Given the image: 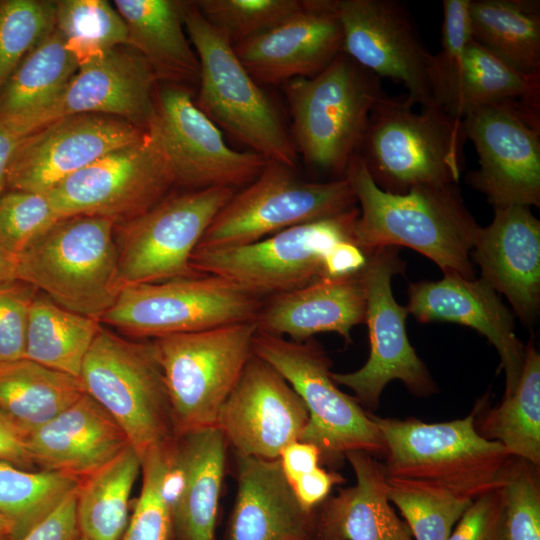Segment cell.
Here are the masks:
<instances>
[{
  "instance_id": "4316f807",
  "label": "cell",
  "mask_w": 540,
  "mask_h": 540,
  "mask_svg": "<svg viewBox=\"0 0 540 540\" xmlns=\"http://www.w3.org/2000/svg\"><path fill=\"white\" fill-rule=\"evenodd\" d=\"M366 320L361 271L323 278L302 288L269 296L254 321L257 331L305 341L323 332L338 333L348 343L351 330Z\"/></svg>"
},
{
  "instance_id": "b9f144b4",
  "label": "cell",
  "mask_w": 540,
  "mask_h": 540,
  "mask_svg": "<svg viewBox=\"0 0 540 540\" xmlns=\"http://www.w3.org/2000/svg\"><path fill=\"white\" fill-rule=\"evenodd\" d=\"M173 445L156 451L141 461L142 490L122 540L169 539L172 514L166 477Z\"/></svg>"
},
{
  "instance_id": "8992f818",
  "label": "cell",
  "mask_w": 540,
  "mask_h": 540,
  "mask_svg": "<svg viewBox=\"0 0 540 540\" xmlns=\"http://www.w3.org/2000/svg\"><path fill=\"white\" fill-rule=\"evenodd\" d=\"M85 393L125 433L140 460L177 438L162 369L152 342H134L101 328L82 364Z\"/></svg>"
},
{
  "instance_id": "11a10c76",
  "label": "cell",
  "mask_w": 540,
  "mask_h": 540,
  "mask_svg": "<svg viewBox=\"0 0 540 540\" xmlns=\"http://www.w3.org/2000/svg\"><path fill=\"white\" fill-rule=\"evenodd\" d=\"M26 135L28 133L16 119L0 120V197L7 190L8 170L11 159L19 143Z\"/></svg>"
},
{
  "instance_id": "d6a6232c",
  "label": "cell",
  "mask_w": 540,
  "mask_h": 540,
  "mask_svg": "<svg viewBox=\"0 0 540 540\" xmlns=\"http://www.w3.org/2000/svg\"><path fill=\"white\" fill-rule=\"evenodd\" d=\"M472 39L526 75H540V2L469 0Z\"/></svg>"
},
{
  "instance_id": "4fadbf2b",
  "label": "cell",
  "mask_w": 540,
  "mask_h": 540,
  "mask_svg": "<svg viewBox=\"0 0 540 540\" xmlns=\"http://www.w3.org/2000/svg\"><path fill=\"white\" fill-rule=\"evenodd\" d=\"M235 188L216 186L167 195L146 212L115 224L124 285L199 276L191 254Z\"/></svg>"
},
{
  "instance_id": "d590c367",
  "label": "cell",
  "mask_w": 540,
  "mask_h": 540,
  "mask_svg": "<svg viewBox=\"0 0 540 540\" xmlns=\"http://www.w3.org/2000/svg\"><path fill=\"white\" fill-rule=\"evenodd\" d=\"M141 470L132 447L81 481L76 518L79 535L89 540H119L128 524V501Z\"/></svg>"
},
{
  "instance_id": "277c9868",
  "label": "cell",
  "mask_w": 540,
  "mask_h": 540,
  "mask_svg": "<svg viewBox=\"0 0 540 540\" xmlns=\"http://www.w3.org/2000/svg\"><path fill=\"white\" fill-rule=\"evenodd\" d=\"M386 95L374 107L357 155L375 184L395 194L422 185L455 184L464 164L463 119L439 106L413 110Z\"/></svg>"
},
{
  "instance_id": "c3c4849f",
  "label": "cell",
  "mask_w": 540,
  "mask_h": 540,
  "mask_svg": "<svg viewBox=\"0 0 540 540\" xmlns=\"http://www.w3.org/2000/svg\"><path fill=\"white\" fill-rule=\"evenodd\" d=\"M447 540H505L502 488L474 499Z\"/></svg>"
},
{
  "instance_id": "7a4b0ae2",
  "label": "cell",
  "mask_w": 540,
  "mask_h": 540,
  "mask_svg": "<svg viewBox=\"0 0 540 540\" xmlns=\"http://www.w3.org/2000/svg\"><path fill=\"white\" fill-rule=\"evenodd\" d=\"M371 417L385 442L387 478L424 482L474 500L502 488L517 458L477 432L475 411L441 423Z\"/></svg>"
},
{
  "instance_id": "3957f363",
  "label": "cell",
  "mask_w": 540,
  "mask_h": 540,
  "mask_svg": "<svg viewBox=\"0 0 540 540\" xmlns=\"http://www.w3.org/2000/svg\"><path fill=\"white\" fill-rule=\"evenodd\" d=\"M115 224L98 216L60 218L17 255V280L70 311L100 321L125 287Z\"/></svg>"
},
{
  "instance_id": "816d5d0a",
  "label": "cell",
  "mask_w": 540,
  "mask_h": 540,
  "mask_svg": "<svg viewBox=\"0 0 540 540\" xmlns=\"http://www.w3.org/2000/svg\"><path fill=\"white\" fill-rule=\"evenodd\" d=\"M278 459L282 471L291 485L301 476L319 466L321 453L313 444L297 440L285 446Z\"/></svg>"
},
{
  "instance_id": "74e56055",
  "label": "cell",
  "mask_w": 540,
  "mask_h": 540,
  "mask_svg": "<svg viewBox=\"0 0 540 540\" xmlns=\"http://www.w3.org/2000/svg\"><path fill=\"white\" fill-rule=\"evenodd\" d=\"M81 480L57 471L31 472L0 460V514L20 540L77 492Z\"/></svg>"
},
{
  "instance_id": "83f0119b",
  "label": "cell",
  "mask_w": 540,
  "mask_h": 540,
  "mask_svg": "<svg viewBox=\"0 0 540 540\" xmlns=\"http://www.w3.org/2000/svg\"><path fill=\"white\" fill-rule=\"evenodd\" d=\"M229 540H313L315 513L299 504L279 459L237 455Z\"/></svg>"
},
{
  "instance_id": "2e32d148",
  "label": "cell",
  "mask_w": 540,
  "mask_h": 540,
  "mask_svg": "<svg viewBox=\"0 0 540 540\" xmlns=\"http://www.w3.org/2000/svg\"><path fill=\"white\" fill-rule=\"evenodd\" d=\"M479 157L468 182L494 206L540 205V111L522 103L479 107L463 118Z\"/></svg>"
},
{
  "instance_id": "e575fe53",
  "label": "cell",
  "mask_w": 540,
  "mask_h": 540,
  "mask_svg": "<svg viewBox=\"0 0 540 540\" xmlns=\"http://www.w3.org/2000/svg\"><path fill=\"white\" fill-rule=\"evenodd\" d=\"M477 432L502 444L514 457L540 466V356L533 343L526 346L521 377L514 392L487 409Z\"/></svg>"
},
{
  "instance_id": "5bb4252c",
  "label": "cell",
  "mask_w": 540,
  "mask_h": 540,
  "mask_svg": "<svg viewBox=\"0 0 540 540\" xmlns=\"http://www.w3.org/2000/svg\"><path fill=\"white\" fill-rule=\"evenodd\" d=\"M174 184L161 141L149 126L139 140L104 155L46 195L60 218L98 216L118 223L149 210Z\"/></svg>"
},
{
  "instance_id": "ac0fdd59",
  "label": "cell",
  "mask_w": 540,
  "mask_h": 540,
  "mask_svg": "<svg viewBox=\"0 0 540 540\" xmlns=\"http://www.w3.org/2000/svg\"><path fill=\"white\" fill-rule=\"evenodd\" d=\"M149 126L161 141L175 184L192 190L246 186L268 162L255 152L230 148L219 127L177 83L157 88Z\"/></svg>"
},
{
  "instance_id": "cb8c5ba5",
  "label": "cell",
  "mask_w": 540,
  "mask_h": 540,
  "mask_svg": "<svg viewBox=\"0 0 540 540\" xmlns=\"http://www.w3.org/2000/svg\"><path fill=\"white\" fill-rule=\"evenodd\" d=\"M494 209L490 225L479 230L473 258L481 278L504 294L517 316L530 325L540 305V222L527 206Z\"/></svg>"
},
{
  "instance_id": "ffe728a7",
  "label": "cell",
  "mask_w": 540,
  "mask_h": 540,
  "mask_svg": "<svg viewBox=\"0 0 540 540\" xmlns=\"http://www.w3.org/2000/svg\"><path fill=\"white\" fill-rule=\"evenodd\" d=\"M159 81L139 52L128 45L118 46L80 66L50 104L32 115L15 118L28 133L75 114L114 116L147 130L154 116Z\"/></svg>"
},
{
  "instance_id": "ba28073f",
  "label": "cell",
  "mask_w": 540,
  "mask_h": 540,
  "mask_svg": "<svg viewBox=\"0 0 540 540\" xmlns=\"http://www.w3.org/2000/svg\"><path fill=\"white\" fill-rule=\"evenodd\" d=\"M253 354L274 368L303 401L308 422L299 441L311 443L321 461L340 463L348 452L363 451L385 456L381 432L354 398L342 392L331 377V362L314 339L287 340L256 331Z\"/></svg>"
},
{
  "instance_id": "30bf717a",
  "label": "cell",
  "mask_w": 540,
  "mask_h": 540,
  "mask_svg": "<svg viewBox=\"0 0 540 540\" xmlns=\"http://www.w3.org/2000/svg\"><path fill=\"white\" fill-rule=\"evenodd\" d=\"M358 215L355 207L328 219L287 228L254 243L196 247L190 264L198 274L224 278L261 298L296 290L326 278L328 254L339 242L354 241Z\"/></svg>"
},
{
  "instance_id": "7bdbcfd3",
  "label": "cell",
  "mask_w": 540,
  "mask_h": 540,
  "mask_svg": "<svg viewBox=\"0 0 540 540\" xmlns=\"http://www.w3.org/2000/svg\"><path fill=\"white\" fill-rule=\"evenodd\" d=\"M202 16L232 45L262 33L296 12L297 0H200Z\"/></svg>"
},
{
  "instance_id": "7dc6e473",
  "label": "cell",
  "mask_w": 540,
  "mask_h": 540,
  "mask_svg": "<svg viewBox=\"0 0 540 540\" xmlns=\"http://www.w3.org/2000/svg\"><path fill=\"white\" fill-rule=\"evenodd\" d=\"M37 293L20 280L0 283V362L24 357L29 311Z\"/></svg>"
},
{
  "instance_id": "f6af8a7d",
  "label": "cell",
  "mask_w": 540,
  "mask_h": 540,
  "mask_svg": "<svg viewBox=\"0 0 540 540\" xmlns=\"http://www.w3.org/2000/svg\"><path fill=\"white\" fill-rule=\"evenodd\" d=\"M59 219L46 193L7 190L0 197V242L18 255Z\"/></svg>"
},
{
  "instance_id": "603a6c76",
  "label": "cell",
  "mask_w": 540,
  "mask_h": 540,
  "mask_svg": "<svg viewBox=\"0 0 540 540\" xmlns=\"http://www.w3.org/2000/svg\"><path fill=\"white\" fill-rule=\"evenodd\" d=\"M406 309L419 322H455L484 335L501 359L506 378L503 398L514 392L523 370L526 347L515 335L512 313L485 280L446 273L438 281L410 283Z\"/></svg>"
},
{
  "instance_id": "6da1fadb",
  "label": "cell",
  "mask_w": 540,
  "mask_h": 540,
  "mask_svg": "<svg viewBox=\"0 0 540 540\" xmlns=\"http://www.w3.org/2000/svg\"><path fill=\"white\" fill-rule=\"evenodd\" d=\"M360 203L354 241L366 254L381 247H409L444 272L474 279L472 253L480 227L455 184L422 185L404 194L379 188L355 155L344 174Z\"/></svg>"
},
{
  "instance_id": "e0dca14e",
  "label": "cell",
  "mask_w": 540,
  "mask_h": 540,
  "mask_svg": "<svg viewBox=\"0 0 540 540\" xmlns=\"http://www.w3.org/2000/svg\"><path fill=\"white\" fill-rule=\"evenodd\" d=\"M343 52L381 78L402 84L412 105L434 106L433 54L408 8L396 0H334Z\"/></svg>"
},
{
  "instance_id": "52a82bcc",
  "label": "cell",
  "mask_w": 540,
  "mask_h": 540,
  "mask_svg": "<svg viewBox=\"0 0 540 540\" xmlns=\"http://www.w3.org/2000/svg\"><path fill=\"white\" fill-rule=\"evenodd\" d=\"M181 15L200 66L197 106L218 127L255 153L294 168L295 145L231 42L202 16L193 2H182Z\"/></svg>"
},
{
  "instance_id": "484cf974",
  "label": "cell",
  "mask_w": 540,
  "mask_h": 540,
  "mask_svg": "<svg viewBox=\"0 0 540 540\" xmlns=\"http://www.w3.org/2000/svg\"><path fill=\"white\" fill-rule=\"evenodd\" d=\"M26 443L34 465L81 481L131 447L120 426L87 394L29 433Z\"/></svg>"
},
{
  "instance_id": "7c38bea8",
  "label": "cell",
  "mask_w": 540,
  "mask_h": 540,
  "mask_svg": "<svg viewBox=\"0 0 540 540\" xmlns=\"http://www.w3.org/2000/svg\"><path fill=\"white\" fill-rule=\"evenodd\" d=\"M262 298L214 275L126 285L100 322L135 338L254 322Z\"/></svg>"
},
{
  "instance_id": "5b68a950",
  "label": "cell",
  "mask_w": 540,
  "mask_h": 540,
  "mask_svg": "<svg viewBox=\"0 0 540 540\" xmlns=\"http://www.w3.org/2000/svg\"><path fill=\"white\" fill-rule=\"evenodd\" d=\"M285 92L296 151L309 166L343 178L385 96L380 78L343 52L319 74L289 80Z\"/></svg>"
},
{
  "instance_id": "681fc988",
  "label": "cell",
  "mask_w": 540,
  "mask_h": 540,
  "mask_svg": "<svg viewBox=\"0 0 540 540\" xmlns=\"http://www.w3.org/2000/svg\"><path fill=\"white\" fill-rule=\"evenodd\" d=\"M77 492L65 499L20 540H75L79 536L76 518Z\"/></svg>"
},
{
  "instance_id": "d4e9b609",
  "label": "cell",
  "mask_w": 540,
  "mask_h": 540,
  "mask_svg": "<svg viewBox=\"0 0 540 540\" xmlns=\"http://www.w3.org/2000/svg\"><path fill=\"white\" fill-rule=\"evenodd\" d=\"M226 446L216 426L177 436L166 485L178 540H214Z\"/></svg>"
},
{
  "instance_id": "9f6ffc18",
  "label": "cell",
  "mask_w": 540,
  "mask_h": 540,
  "mask_svg": "<svg viewBox=\"0 0 540 540\" xmlns=\"http://www.w3.org/2000/svg\"><path fill=\"white\" fill-rule=\"evenodd\" d=\"M17 280V255L0 242V283Z\"/></svg>"
},
{
  "instance_id": "db71d44e",
  "label": "cell",
  "mask_w": 540,
  "mask_h": 540,
  "mask_svg": "<svg viewBox=\"0 0 540 540\" xmlns=\"http://www.w3.org/2000/svg\"><path fill=\"white\" fill-rule=\"evenodd\" d=\"M27 435L0 414V460L30 470L34 463L26 443Z\"/></svg>"
},
{
  "instance_id": "d6986e66",
  "label": "cell",
  "mask_w": 540,
  "mask_h": 540,
  "mask_svg": "<svg viewBox=\"0 0 540 540\" xmlns=\"http://www.w3.org/2000/svg\"><path fill=\"white\" fill-rule=\"evenodd\" d=\"M146 131L102 114L54 120L21 140L9 165L7 190L47 193L104 155L139 140Z\"/></svg>"
},
{
  "instance_id": "ab89813d",
  "label": "cell",
  "mask_w": 540,
  "mask_h": 540,
  "mask_svg": "<svg viewBox=\"0 0 540 540\" xmlns=\"http://www.w3.org/2000/svg\"><path fill=\"white\" fill-rule=\"evenodd\" d=\"M386 482L388 499L415 540H447L473 501L420 481L386 477Z\"/></svg>"
},
{
  "instance_id": "bcb514c9",
  "label": "cell",
  "mask_w": 540,
  "mask_h": 540,
  "mask_svg": "<svg viewBox=\"0 0 540 540\" xmlns=\"http://www.w3.org/2000/svg\"><path fill=\"white\" fill-rule=\"evenodd\" d=\"M469 0H444L441 49L433 54V98L437 101L459 71L466 48L472 40Z\"/></svg>"
},
{
  "instance_id": "60d3db41",
  "label": "cell",
  "mask_w": 540,
  "mask_h": 540,
  "mask_svg": "<svg viewBox=\"0 0 540 540\" xmlns=\"http://www.w3.org/2000/svg\"><path fill=\"white\" fill-rule=\"evenodd\" d=\"M55 1L0 0V91L55 24Z\"/></svg>"
},
{
  "instance_id": "f546056e",
  "label": "cell",
  "mask_w": 540,
  "mask_h": 540,
  "mask_svg": "<svg viewBox=\"0 0 540 540\" xmlns=\"http://www.w3.org/2000/svg\"><path fill=\"white\" fill-rule=\"evenodd\" d=\"M181 4L170 0L114 1L127 27L128 46L148 61L160 81L199 78V61L183 30Z\"/></svg>"
},
{
  "instance_id": "836d02e7",
  "label": "cell",
  "mask_w": 540,
  "mask_h": 540,
  "mask_svg": "<svg viewBox=\"0 0 540 540\" xmlns=\"http://www.w3.org/2000/svg\"><path fill=\"white\" fill-rule=\"evenodd\" d=\"M101 324L37 293L29 311L24 357L79 378Z\"/></svg>"
},
{
  "instance_id": "680465c9",
  "label": "cell",
  "mask_w": 540,
  "mask_h": 540,
  "mask_svg": "<svg viewBox=\"0 0 540 540\" xmlns=\"http://www.w3.org/2000/svg\"><path fill=\"white\" fill-rule=\"evenodd\" d=\"M75 540H89V539L79 535Z\"/></svg>"
},
{
  "instance_id": "9c48e42d",
  "label": "cell",
  "mask_w": 540,
  "mask_h": 540,
  "mask_svg": "<svg viewBox=\"0 0 540 540\" xmlns=\"http://www.w3.org/2000/svg\"><path fill=\"white\" fill-rule=\"evenodd\" d=\"M256 331L254 322H243L153 339L177 436L216 426L253 354Z\"/></svg>"
},
{
  "instance_id": "9a60e30c",
  "label": "cell",
  "mask_w": 540,
  "mask_h": 540,
  "mask_svg": "<svg viewBox=\"0 0 540 540\" xmlns=\"http://www.w3.org/2000/svg\"><path fill=\"white\" fill-rule=\"evenodd\" d=\"M397 247H381L367 254L361 270L366 296L370 354L351 373H331L336 384L351 389L361 406L376 409L380 395L392 380H401L413 394L428 396L436 387L406 333V307L392 293V277L402 270Z\"/></svg>"
},
{
  "instance_id": "f907efd6",
  "label": "cell",
  "mask_w": 540,
  "mask_h": 540,
  "mask_svg": "<svg viewBox=\"0 0 540 540\" xmlns=\"http://www.w3.org/2000/svg\"><path fill=\"white\" fill-rule=\"evenodd\" d=\"M343 481V477L338 473L318 466L297 479L291 487L302 508L307 512H314V509L327 499L332 487Z\"/></svg>"
},
{
  "instance_id": "1f68e13d",
  "label": "cell",
  "mask_w": 540,
  "mask_h": 540,
  "mask_svg": "<svg viewBox=\"0 0 540 540\" xmlns=\"http://www.w3.org/2000/svg\"><path fill=\"white\" fill-rule=\"evenodd\" d=\"M84 394L79 378L25 357L0 362V414L26 435Z\"/></svg>"
},
{
  "instance_id": "f35d334b",
  "label": "cell",
  "mask_w": 540,
  "mask_h": 540,
  "mask_svg": "<svg viewBox=\"0 0 540 540\" xmlns=\"http://www.w3.org/2000/svg\"><path fill=\"white\" fill-rule=\"evenodd\" d=\"M54 30L79 66L128 45L126 24L115 7L104 0L55 1Z\"/></svg>"
},
{
  "instance_id": "ee69618b",
  "label": "cell",
  "mask_w": 540,
  "mask_h": 540,
  "mask_svg": "<svg viewBox=\"0 0 540 540\" xmlns=\"http://www.w3.org/2000/svg\"><path fill=\"white\" fill-rule=\"evenodd\" d=\"M502 490L505 540H540L539 469L516 458Z\"/></svg>"
},
{
  "instance_id": "f5cc1de1",
  "label": "cell",
  "mask_w": 540,
  "mask_h": 540,
  "mask_svg": "<svg viewBox=\"0 0 540 540\" xmlns=\"http://www.w3.org/2000/svg\"><path fill=\"white\" fill-rule=\"evenodd\" d=\"M367 263V254L352 240L336 244L325 261L326 278H338L360 272Z\"/></svg>"
},
{
  "instance_id": "8fae6325",
  "label": "cell",
  "mask_w": 540,
  "mask_h": 540,
  "mask_svg": "<svg viewBox=\"0 0 540 540\" xmlns=\"http://www.w3.org/2000/svg\"><path fill=\"white\" fill-rule=\"evenodd\" d=\"M293 169L268 161L261 173L220 209L197 247L246 245L355 208L356 197L344 177L311 182L299 178Z\"/></svg>"
},
{
  "instance_id": "7402d4cb",
  "label": "cell",
  "mask_w": 540,
  "mask_h": 540,
  "mask_svg": "<svg viewBox=\"0 0 540 540\" xmlns=\"http://www.w3.org/2000/svg\"><path fill=\"white\" fill-rule=\"evenodd\" d=\"M233 48L256 82L313 77L343 53L334 0L301 1L300 8L283 21Z\"/></svg>"
},
{
  "instance_id": "44dd1931",
  "label": "cell",
  "mask_w": 540,
  "mask_h": 540,
  "mask_svg": "<svg viewBox=\"0 0 540 540\" xmlns=\"http://www.w3.org/2000/svg\"><path fill=\"white\" fill-rule=\"evenodd\" d=\"M308 419L291 385L252 354L220 409L216 427L236 455L273 460L300 439Z\"/></svg>"
},
{
  "instance_id": "f1b7e54d",
  "label": "cell",
  "mask_w": 540,
  "mask_h": 540,
  "mask_svg": "<svg viewBox=\"0 0 540 540\" xmlns=\"http://www.w3.org/2000/svg\"><path fill=\"white\" fill-rule=\"evenodd\" d=\"M345 458L355 473L356 484L339 490L321 504L315 514V538L414 540L388 499L382 463L363 451L348 452Z\"/></svg>"
},
{
  "instance_id": "8d00e7d4",
  "label": "cell",
  "mask_w": 540,
  "mask_h": 540,
  "mask_svg": "<svg viewBox=\"0 0 540 540\" xmlns=\"http://www.w3.org/2000/svg\"><path fill=\"white\" fill-rule=\"evenodd\" d=\"M53 29L21 61L0 91V120L32 115L50 104L79 69Z\"/></svg>"
},
{
  "instance_id": "4dcf8cb0",
  "label": "cell",
  "mask_w": 540,
  "mask_h": 540,
  "mask_svg": "<svg viewBox=\"0 0 540 540\" xmlns=\"http://www.w3.org/2000/svg\"><path fill=\"white\" fill-rule=\"evenodd\" d=\"M504 102H518L540 111V75L515 70L472 39L437 106L463 119L479 107Z\"/></svg>"
},
{
  "instance_id": "6f0895ef",
  "label": "cell",
  "mask_w": 540,
  "mask_h": 540,
  "mask_svg": "<svg viewBox=\"0 0 540 540\" xmlns=\"http://www.w3.org/2000/svg\"><path fill=\"white\" fill-rule=\"evenodd\" d=\"M0 540H13V526L11 522L0 514Z\"/></svg>"
}]
</instances>
